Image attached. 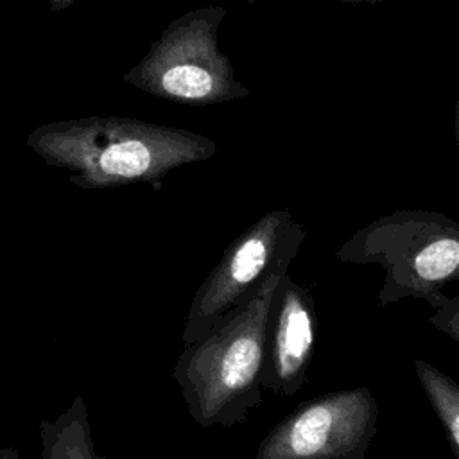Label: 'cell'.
I'll list each match as a JSON object with an SVG mask.
<instances>
[{
	"instance_id": "obj_12",
	"label": "cell",
	"mask_w": 459,
	"mask_h": 459,
	"mask_svg": "<svg viewBox=\"0 0 459 459\" xmlns=\"http://www.w3.org/2000/svg\"><path fill=\"white\" fill-rule=\"evenodd\" d=\"M0 459H20V454L16 448L5 446V448H0Z\"/></svg>"
},
{
	"instance_id": "obj_3",
	"label": "cell",
	"mask_w": 459,
	"mask_h": 459,
	"mask_svg": "<svg viewBox=\"0 0 459 459\" xmlns=\"http://www.w3.org/2000/svg\"><path fill=\"white\" fill-rule=\"evenodd\" d=\"M335 258L384 269L380 308L405 298L430 305L459 274V222L421 208L394 210L359 228Z\"/></svg>"
},
{
	"instance_id": "obj_4",
	"label": "cell",
	"mask_w": 459,
	"mask_h": 459,
	"mask_svg": "<svg viewBox=\"0 0 459 459\" xmlns=\"http://www.w3.org/2000/svg\"><path fill=\"white\" fill-rule=\"evenodd\" d=\"M221 5L190 9L170 20L149 50L124 72L122 81L152 97L212 106L249 97L235 68L219 48V29L226 18Z\"/></svg>"
},
{
	"instance_id": "obj_5",
	"label": "cell",
	"mask_w": 459,
	"mask_h": 459,
	"mask_svg": "<svg viewBox=\"0 0 459 459\" xmlns=\"http://www.w3.org/2000/svg\"><path fill=\"white\" fill-rule=\"evenodd\" d=\"M305 237V226L289 210H271L231 240L190 301L183 344L206 335L219 321L249 303L273 276L289 273Z\"/></svg>"
},
{
	"instance_id": "obj_2",
	"label": "cell",
	"mask_w": 459,
	"mask_h": 459,
	"mask_svg": "<svg viewBox=\"0 0 459 459\" xmlns=\"http://www.w3.org/2000/svg\"><path fill=\"white\" fill-rule=\"evenodd\" d=\"M280 276L179 353L172 377L199 427H235L260 405L265 330Z\"/></svg>"
},
{
	"instance_id": "obj_9",
	"label": "cell",
	"mask_w": 459,
	"mask_h": 459,
	"mask_svg": "<svg viewBox=\"0 0 459 459\" xmlns=\"http://www.w3.org/2000/svg\"><path fill=\"white\" fill-rule=\"evenodd\" d=\"M414 371L421 389L430 402L455 459H459V385L434 364L414 359Z\"/></svg>"
},
{
	"instance_id": "obj_11",
	"label": "cell",
	"mask_w": 459,
	"mask_h": 459,
	"mask_svg": "<svg viewBox=\"0 0 459 459\" xmlns=\"http://www.w3.org/2000/svg\"><path fill=\"white\" fill-rule=\"evenodd\" d=\"M75 2H77V0H48V11L54 13V14H57V13H61V11L68 9V7H72Z\"/></svg>"
},
{
	"instance_id": "obj_13",
	"label": "cell",
	"mask_w": 459,
	"mask_h": 459,
	"mask_svg": "<svg viewBox=\"0 0 459 459\" xmlns=\"http://www.w3.org/2000/svg\"><path fill=\"white\" fill-rule=\"evenodd\" d=\"M332 2H342V4H378L382 0H332Z\"/></svg>"
},
{
	"instance_id": "obj_8",
	"label": "cell",
	"mask_w": 459,
	"mask_h": 459,
	"mask_svg": "<svg viewBox=\"0 0 459 459\" xmlns=\"http://www.w3.org/2000/svg\"><path fill=\"white\" fill-rule=\"evenodd\" d=\"M41 459H108L93 445L86 402L77 394L56 420L39 423Z\"/></svg>"
},
{
	"instance_id": "obj_10",
	"label": "cell",
	"mask_w": 459,
	"mask_h": 459,
	"mask_svg": "<svg viewBox=\"0 0 459 459\" xmlns=\"http://www.w3.org/2000/svg\"><path fill=\"white\" fill-rule=\"evenodd\" d=\"M430 307L434 308V314L429 323L452 341L459 342V296H446L441 292Z\"/></svg>"
},
{
	"instance_id": "obj_1",
	"label": "cell",
	"mask_w": 459,
	"mask_h": 459,
	"mask_svg": "<svg viewBox=\"0 0 459 459\" xmlns=\"http://www.w3.org/2000/svg\"><path fill=\"white\" fill-rule=\"evenodd\" d=\"M25 145L82 190L147 183L160 188L172 170L204 161L217 143L190 129L120 115H88L34 127Z\"/></svg>"
},
{
	"instance_id": "obj_6",
	"label": "cell",
	"mask_w": 459,
	"mask_h": 459,
	"mask_svg": "<svg viewBox=\"0 0 459 459\" xmlns=\"http://www.w3.org/2000/svg\"><path fill=\"white\" fill-rule=\"evenodd\" d=\"M378 414L369 387L325 393L278 421L255 459H364L378 432Z\"/></svg>"
},
{
	"instance_id": "obj_7",
	"label": "cell",
	"mask_w": 459,
	"mask_h": 459,
	"mask_svg": "<svg viewBox=\"0 0 459 459\" xmlns=\"http://www.w3.org/2000/svg\"><path fill=\"white\" fill-rule=\"evenodd\" d=\"M317 337L316 301L310 289L283 273L276 283L265 330L262 387L294 396L307 382Z\"/></svg>"
}]
</instances>
